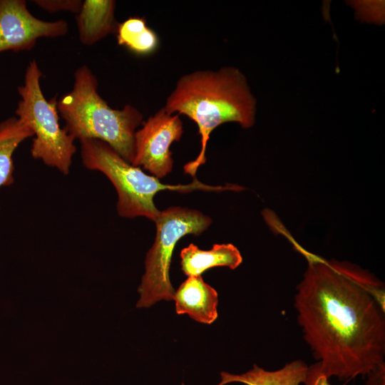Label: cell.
<instances>
[{"mask_svg":"<svg viewBox=\"0 0 385 385\" xmlns=\"http://www.w3.org/2000/svg\"><path fill=\"white\" fill-rule=\"evenodd\" d=\"M306 255L294 302L304 339L328 379L366 376L385 362L384 284L349 262Z\"/></svg>","mask_w":385,"mask_h":385,"instance_id":"6da1fadb","label":"cell"},{"mask_svg":"<svg viewBox=\"0 0 385 385\" xmlns=\"http://www.w3.org/2000/svg\"><path fill=\"white\" fill-rule=\"evenodd\" d=\"M163 108L170 113L183 114L193 120L200 135V151L184 165L185 173L195 176L206 162L210 135L219 125L235 122L243 128L255 122L257 101L245 75L237 68L197 70L177 81Z\"/></svg>","mask_w":385,"mask_h":385,"instance_id":"7a4b0ae2","label":"cell"},{"mask_svg":"<svg viewBox=\"0 0 385 385\" xmlns=\"http://www.w3.org/2000/svg\"><path fill=\"white\" fill-rule=\"evenodd\" d=\"M64 128L75 139H96L105 142L131 163L134 135L143 123V113L128 104L120 110L111 108L98 93V81L88 66H80L74 73L71 91L57 102Z\"/></svg>","mask_w":385,"mask_h":385,"instance_id":"3957f363","label":"cell"},{"mask_svg":"<svg viewBox=\"0 0 385 385\" xmlns=\"http://www.w3.org/2000/svg\"><path fill=\"white\" fill-rule=\"evenodd\" d=\"M83 165L90 170L104 174L113 185L118 194L117 212L123 217L143 216L155 221L160 213L153 198L161 190L190 192L195 190L207 191L240 190L239 185L211 186L197 179L187 185L162 183L159 178L145 173L123 159L113 148L96 139L80 140Z\"/></svg>","mask_w":385,"mask_h":385,"instance_id":"277c9868","label":"cell"},{"mask_svg":"<svg viewBox=\"0 0 385 385\" xmlns=\"http://www.w3.org/2000/svg\"><path fill=\"white\" fill-rule=\"evenodd\" d=\"M41 76L37 62L30 61L24 85L18 88L21 100L15 113L33 132L32 157L68 175L76 150V139L64 128H61L58 100L56 96L49 101L45 98L40 86Z\"/></svg>","mask_w":385,"mask_h":385,"instance_id":"5b68a950","label":"cell"},{"mask_svg":"<svg viewBox=\"0 0 385 385\" xmlns=\"http://www.w3.org/2000/svg\"><path fill=\"white\" fill-rule=\"evenodd\" d=\"M154 222L156 235L145 257V271L138 287V308L150 307L163 299H173L175 291L169 276L173 250L180 239L189 234H201L212 220L195 210L170 207L160 211Z\"/></svg>","mask_w":385,"mask_h":385,"instance_id":"8992f818","label":"cell"},{"mask_svg":"<svg viewBox=\"0 0 385 385\" xmlns=\"http://www.w3.org/2000/svg\"><path fill=\"white\" fill-rule=\"evenodd\" d=\"M183 133L180 115L170 113L161 108L135 131L131 164L142 166L158 178L165 177L173 166L170 145L180 140Z\"/></svg>","mask_w":385,"mask_h":385,"instance_id":"52a82bcc","label":"cell"},{"mask_svg":"<svg viewBox=\"0 0 385 385\" xmlns=\"http://www.w3.org/2000/svg\"><path fill=\"white\" fill-rule=\"evenodd\" d=\"M68 30L65 20L35 17L24 0H0V53L31 50L38 38L63 36Z\"/></svg>","mask_w":385,"mask_h":385,"instance_id":"ba28073f","label":"cell"},{"mask_svg":"<svg viewBox=\"0 0 385 385\" xmlns=\"http://www.w3.org/2000/svg\"><path fill=\"white\" fill-rule=\"evenodd\" d=\"M175 311L187 314L192 319L210 324L217 318V291L199 276H190L175 292Z\"/></svg>","mask_w":385,"mask_h":385,"instance_id":"9c48e42d","label":"cell"},{"mask_svg":"<svg viewBox=\"0 0 385 385\" xmlns=\"http://www.w3.org/2000/svg\"><path fill=\"white\" fill-rule=\"evenodd\" d=\"M115 1L85 0L76 16L81 42L92 45L110 34L115 33L118 24L114 16Z\"/></svg>","mask_w":385,"mask_h":385,"instance_id":"30bf717a","label":"cell"},{"mask_svg":"<svg viewBox=\"0 0 385 385\" xmlns=\"http://www.w3.org/2000/svg\"><path fill=\"white\" fill-rule=\"evenodd\" d=\"M180 264L183 273L188 276H199L215 267L237 268L242 262L239 250L232 244H215L210 250H202L193 244L180 252Z\"/></svg>","mask_w":385,"mask_h":385,"instance_id":"8fae6325","label":"cell"},{"mask_svg":"<svg viewBox=\"0 0 385 385\" xmlns=\"http://www.w3.org/2000/svg\"><path fill=\"white\" fill-rule=\"evenodd\" d=\"M308 369L309 366L300 359L287 363L274 371H267L254 364L250 370L241 374L221 372L220 385L230 382L247 385H302L306 381Z\"/></svg>","mask_w":385,"mask_h":385,"instance_id":"7c38bea8","label":"cell"},{"mask_svg":"<svg viewBox=\"0 0 385 385\" xmlns=\"http://www.w3.org/2000/svg\"><path fill=\"white\" fill-rule=\"evenodd\" d=\"M34 134L17 117L0 123V188L14 182L13 155L19 145Z\"/></svg>","mask_w":385,"mask_h":385,"instance_id":"4fadbf2b","label":"cell"},{"mask_svg":"<svg viewBox=\"0 0 385 385\" xmlns=\"http://www.w3.org/2000/svg\"><path fill=\"white\" fill-rule=\"evenodd\" d=\"M120 46L140 56L153 53L159 46L157 34L148 26L143 17H130L118 23L115 33Z\"/></svg>","mask_w":385,"mask_h":385,"instance_id":"5bb4252c","label":"cell"},{"mask_svg":"<svg viewBox=\"0 0 385 385\" xmlns=\"http://www.w3.org/2000/svg\"><path fill=\"white\" fill-rule=\"evenodd\" d=\"M34 2L42 9L51 13L67 11L78 14L83 4L81 0H36Z\"/></svg>","mask_w":385,"mask_h":385,"instance_id":"9a60e30c","label":"cell"},{"mask_svg":"<svg viewBox=\"0 0 385 385\" xmlns=\"http://www.w3.org/2000/svg\"><path fill=\"white\" fill-rule=\"evenodd\" d=\"M305 385H330L329 379L320 371L318 362L309 366Z\"/></svg>","mask_w":385,"mask_h":385,"instance_id":"2e32d148","label":"cell"},{"mask_svg":"<svg viewBox=\"0 0 385 385\" xmlns=\"http://www.w3.org/2000/svg\"><path fill=\"white\" fill-rule=\"evenodd\" d=\"M365 385H385V362L378 365L366 375Z\"/></svg>","mask_w":385,"mask_h":385,"instance_id":"e0dca14e","label":"cell"}]
</instances>
